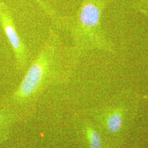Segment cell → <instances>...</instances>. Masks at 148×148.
Instances as JSON below:
<instances>
[{
  "label": "cell",
  "instance_id": "cell-5",
  "mask_svg": "<svg viewBox=\"0 0 148 148\" xmlns=\"http://www.w3.org/2000/svg\"><path fill=\"white\" fill-rule=\"evenodd\" d=\"M81 130L87 148H104L101 133L94 123L88 121H84Z\"/></svg>",
  "mask_w": 148,
  "mask_h": 148
},
{
  "label": "cell",
  "instance_id": "cell-4",
  "mask_svg": "<svg viewBox=\"0 0 148 148\" xmlns=\"http://www.w3.org/2000/svg\"><path fill=\"white\" fill-rule=\"evenodd\" d=\"M126 112L123 106H110L95 111L93 116L105 132L109 135H117L125 125Z\"/></svg>",
  "mask_w": 148,
  "mask_h": 148
},
{
  "label": "cell",
  "instance_id": "cell-2",
  "mask_svg": "<svg viewBox=\"0 0 148 148\" xmlns=\"http://www.w3.org/2000/svg\"><path fill=\"white\" fill-rule=\"evenodd\" d=\"M101 2L86 0L74 20H65L64 29H68L73 41L72 46L81 57L94 50L113 51L102 27Z\"/></svg>",
  "mask_w": 148,
  "mask_h": 148
},
{
  "label": "cell",
  "instance_id": "cell-3",
  "mask_svg": "<svg viewBox=\"0 0 148 148\" xmlns=\"http://www.w3.org/2000/svg\"><path fill=\"white\" fill-rule=\"evenodd\" d=\"M0 23L14 53L16 69L25 70L32 62L30 51L18 34L11 12L2 3H0Z\"/></svg>",
  "mask_w": 148,
  "mask_h": 148
},
{
  "label": "cell",
  "instance_id": "cell-1",
  "mask_svg": "<svg viewBox=\"0 0 148 148\" xmlns=\"http://www.w3.org/2000/svg\"><path fill=\"white\" fill-rule=\"evenodd\" d=\"M81 57L57 32L49 29L48 36L11 97L24 118L33 111L40 96L52 86L68 83Z\"/></svg>",
  "mask_w": 148,
  "mask_h": 148
}]
</instances>
